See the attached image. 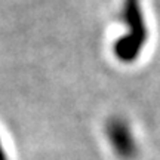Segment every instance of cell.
<instances>
[{"label": "cell", "mask_w": 160, "mask_h": 160, "mask_svg": "<svg viewBox=\"0 0 160 160\" xmlns=\"http://www.w3.org/2000/svg\"><path fill=\"white\" fill-rule=\"evenodd\" d=\"M122 21L128 27V33L116 40L113 49L116 58L122 62H132L139 57L147 40L141 0H123Z\"/></svg>", "instance_id": "cell-1"}, {"label": "cell", "mask_w": 160, "mask_h": 160, "mask_svg": "<svg viewBox=\"0 0 160 160\" xmlns=\"http://www.w3.org/2000/svg\"><path fill=\"white\" fill-rule=\"evenodd\" d=\"M0 160H8V154H6V150L3 147L2 141H0Z\"/></svg>", "instance_id": "cell-2"}]
</instances>
